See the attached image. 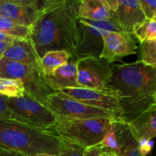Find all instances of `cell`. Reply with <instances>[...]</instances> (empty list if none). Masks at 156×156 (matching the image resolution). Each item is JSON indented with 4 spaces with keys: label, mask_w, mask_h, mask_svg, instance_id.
<instances>
[{
    "label": "cell",
    "mask_w": 156,
    "mask_h": 156,
    "mask_svg": "<svg viewBox=\"0 0 156 156\" xmlns=\"http://www.w3.org/2000/svg\"><path fill=\"white\" fill-rule=\"evenodd\" d=\"M80 1L44 0L42 13L30 27L31 41L39 57L46 53L64 50L76 60V19Z\"/></svg>",
    "instance_id": "cell-1"
},
{
    "label": "cell",
    "mask_w": 156,
    "mask_h": 156,
    "mask_svg": "<svg viewBox=\"0 0 156 156\" xmlns=\"http://www.w3.org/2000/svg\"><path fill=\"white\" fill-rule=\"evenodd\" d=\"M0 147L18 151L27 156L41 153L57 156L62 152V140L53 133L27 123L0 118Z\"/></svg>",
    "instance_id": "cell-2"
},
{
    "label": "cell",
    "mask_w": 156,
    "mask_h": 156,
    "mask_svg": "<svg viewBox=\"0 0 156 156\" xmlns=\"http://www.w3.org/2000/svg\"><path fill=\"white\" fill-rule=\"evenodd\" d=\"M111 67L108 88L119 98L156 94L155 68L137 61Z\"/></svg>",
    "instance_id": "cell-3"
},
{
    "label": "cell",
    "mask_w": 156,
    "mask_h": 156,
    "mask_svg": "<svg viewBox=\"0 0 156 156\" xmlns=\"http://www.w3.org/2000/svg\"><path fill=\"white\" fill-rule=\"evenodd\" d=\"M112 120L107 118L73 120L57 117L50 132L62 140L87 149L101 142Z\"/></svg>",
    "instance_id": "cell-4"
},
{
    "label": "cell",
    "mask_w": 156,
    "mask_h": 156,
    "mask_svg": "<svg viewBox=\"0 0 156 156\" xmlns=\"http://www.w3.org/2000/svg\"><path fill=\"white\" fill-rule=\"evenodd\" d=\"M0 77L19 79L25 94L44 105L47 97L55 93L47 83L40 65H24L2 57L0 59Z\"/></svg>",
    "instance_id": "cell-5"
},
{
    "label": "cell",
    "mask_w": 156,
    "mask_h": 156,
    "mask_svg": "<svg viewBox=\"0 0 156 156\" xmlns=\"http://www.w3.org/2000/svg\"><path fill=\"white\" fill-rule=\"evenodd\" d=\"M77 47L76 60L86 57L100 59L103 48V37L111 32H122L117 23L108 21H96L77 17Z\"/></svg>",
    "instance_id": "cell-6"
},
{
    "label": "cell",
    "mask_w": 156,
    "mask_h": 156,
    "mask_svg": "<svg viewBox=\"0 0 156 156\" xmlns=\"http://www.w3.org/2000/svg\"><path fill=\"white\" fill-rule=\"evenodd\" d=\"M6 102L14 120L48 132L56 124L57 117L46 105L26 94L19 98H6Z\"/></svg>",
    "instance_id": "cell-7"
},
{
    "label": "cell",
    "mask_w": 156,
    "mask_h": 156,
    "mask_svg": "<svg viewBox=\"0 0 156 156\" xmlns=\"http://www.w3.org/2000/svg\"><path fill=\"white\" fill-rule=\"evenodd\" d=\"M46 106L59 118L73 120L107 118L114 120L118 117L115 113L85 105L62 94L60 91L49 95L46 101Z\"/></svg>",
    "instance_id": "cell-8"
},
{
    "label": "cell",
    "mask_w": 156,
    "mask_h": 156,
    "mask_svg": "<svg viewBox=\"0 0 156 156\" xmlns=\"http://www.w3.org/2000/svg\"><path fill=\"white\" fill-rule=\"evenodd\" d=\"M78 88L99 91H111L108 82L111 67L102 59L86 57L76 61Z\"/></svg>",
    "instance_id": "cell-9"
},
{
    "label": "cell",
    "mask_w": 156,
    "mask_h": 156,
    "mask_svg": "<svg viewBox=\"0 0 156 156\" xmlns=\"http://www.w3.org/2000/svg\"><path fill=\"white\" fill-rule=\"evenodd\" d=\"M60 92L85 105L115 113L117 116L120 114L119 95L116 91H99L83 88H64Z\"/></svg>",
    "instance_id": "cell-10"
},
{
    "label": "cell",
    "mask_w": 156,
    "mask_h": 156,
    "mask_svg": "<svg viewBox=\"0 0 156 156\" xmlns=\"http://www.w3.org/2000/svg\"><path fill=\"white\" fill-rule=\"evenodd\" d=\"M137 48L133 35L123 32H111L103 37V48L100 59L110 65L129 55L136 54Z\"/></svg>",
    "instance_id": "cell-11"
},
{
    "label": "cell",
    "mask_w": 156,
    "mask_h": 156,
    "mask_svg": "<svg viewBox=\"0 0 156 156\" xmlns=\"http://www.w3.org/2000/svg\"><path fill=\"white\" fill-rule=\"evenodd\" d=\"M111 16L122 32L131 35L134 27L146 20L139 0H117V8Z\"/></svg>",
    "instance_id": "cell-12"
},
{
    "label": "cell",
    "mask_w": 156,
    "mask_h": 156,
    "mask_svg": "<svg viewBox=\"0 0 156 156\" xmlns=\"http://www.w3.org/2000/svg\"><path fill=\"white\" fill-rule=\"evenodd\" d=\"M128 126L131 134L138 143L153 140L156 136V104L149 106L128 123Z\"/></svg>",
    "instance_id": "cell-13"
},
{
    "label": "cell",
    "mask_w": 156,
    "mask_h": 156,
    "mask_svg": "<svg viewBox=\"0 0 156 156\" xmlns=\"http://www.w3.org/2000/svg\"><path fill=\"white\" fill-rule=\"evenodd\" d=\"M2 57L24 65H40L39 56L29 39H14Z\"/></svg>",
    "instance_id": "cell-14"
},
{
    "label": "cell",
    "mask_w": 156,
    "mask_h": 156,
    "mask_svg": "<svg viewBox=\"0 0 156 156\" xmlns=\"http://www.w3.org/2000/svg\"><path fill=\"white\" fill-rule=\"evenodd\" d=\"M41 13V11L18 5L13 0H0V15L26 27H31Z\"/></svg>",
    "instance_id": "cell-15"
},
{
    "label": "cell",
    "mask_w": 156,
    "mask_h": 156,
    "mask_svg": "<svg viewBox=\"0 0 156 156\" xmlns=\"http://www.w3.org/2000/svg\"><path fill=\"white\" fill-rule=\"evenodd\" d=\"M76 61L70 59L50 76H45L47 83L53 91L57 92L64 88H78Z\"/></svg>",
    "instance_id": "cell-16"
},
{
    "label": "cell",
    "mask_w": 156,
    "mask_h": 156,
    "mask_svg": "<svg viewBox=\"0 0 156 156\" xmlns=\"http://www.w3.org/2000/svg\"><path fill=\"white\" fill-rule=\"evenodd\" d=\"M116 137L119 147V156H142L139 143L131 134L128 123L118 119L114 120Z\"/></svg>",
    "instance_id": "cell-17"
},
{
    "label": "cell",
    "mask_w": 156,
    "mask_h": 156,
    "mask_svg": "<svg viewBox=\"0 0 156 156\" xmlns=\"http://www.w3.org/2000/svg\"><path fill=\"white\" fill-rule=\"evenodd\" d=\"M78 16L91 21H108L111 12L106 0H82L78 10Z\"/></svg>",
    "instance_id": "cell-18"
},
{
    "label": "cell",
    "mask_w": 156,
    "mask_h": 156,
    "mask_svg": "<svg viewBox=\"0 0 156 156\" xmlns=\"http://www.w3.org/2000/svg\"><path fill=\"white\" fill-rule=\"evenodd\" d=\"M71 56L64 50H55L46 53L40 59V66L44 76H50L56 69L66 64Z\"/></svg>",
    "instance_id": "cell-19"
},
{
    "label": "cell",
    "mask_w": 156,
    "mask_h": 156,
    "mask_svg": "<svg viewBox=\"0 0 156 156\" xmlns=\"http://www.w3.org/2000/svg\"><path fill=\"white\" fill-rule=\"evenodd\" d=\"M30 28L0 15V32L15 39H29Z\"/></svg>",
    "instance_id": "cell-20"
},
{
    "label": "cell",
    "mask_w": 156,
    "mask_h": 156,
    "mask_svg": "<svg viewBox=\"0 0 156 156\" xmlns=\"http://www.w3.org/2000/svg\"><path fill=\"white\" fill-rule=\"evenodd\" d=\"M0 94L6 98H19L25 95V89L19 79L0 77Z\"/></svg>",
    "instance_id": "cell-21"
},
{
    "label": "cell",
    "mask_w": 156,
    "mask_h": 156,
    "mask_svg": "<svg viewBox=\"0 0 156 156\" xmlns=\"http://www.w3.org/2000/svg\"><path fill=\"white\" fill-rule=\"evenodd\" d=\"M137 62H142L153 68L156 67V40L145 41L137 48Z\"/></svg>",
    "instance_id": "cell-22"
},
{
    "label": "cell",
    "mask_w": 156,
    "mask_h": 156,
    "mask_svg": "<svg viewBox=\"0 0 156 156\" xmlns=\"http://www.w3.org/2000/svg\"><path fill=\"white\" fill-rule=\"evenodd\" d=\"M132 35L140 44L145 41L156 40V19H146L139 24L134 27Z\"/></svg>",
    "instance_id": "cell-23"
},
{
    "label": "cell",
    "mask_w": 156,
    "mask_h": 156,
    "mask_svg": "<svg viewBox=\"0 0 156 156\" xmlns=\"http://www.w3.org/2000/svg\"><path fill=\"white\" fill-rule=\"evenodd\" d=\"M114 120H113L111 121L108 130L107 131L106 134L102 139L101 142L99 143V145L104 152H112V153L116 154L119 156V147L117 137H116Z\"/></svg>",
    "instance_id": "cell-24"
},
{
    "label": "cell",
    "mask_w": 156,
    "mask_h": 156,
    "mask_svg": "<svg viewBox=\"0 0 156 156\" xmlns=\"http://www.w3.org/2000/svg\"><path fill=\"white\" fill-rule=\"evenodd\" d=\"M84 150L82 146L62 140V156H85Z\"/></svg>",
    "instance_id": "cell-25"
},
{
    "label": "cell",
    "mask_w": 156,
    "mask_h": 156,
    "mask_svg": "<svg viewBox=\"0 0 156 156\" xmlns=\"http://www.w3.org/2000/svg\"><path fill=\"white\" fill-rule=\"evenodd\" d=\"M139 2L146 19H156L155 0H139Z\"/></svg>",
    "instance_id": "cell-26"
},
{
    "label": "cell",
    "mask_w": 156,
    "mask_h": 156,
    "mask_svg": "<svg viewBox=\"0 0 156 156\" xmlns=\"http://www.w3.org/2000/svg\"><path fill=\"white\" fill-rule=\"evenodd\" d=\"M0 118L13 119V115L7 105L6 98L3 97L1 94H0Z\"/></svg>",
    "instance_id": "cell-27"
},
{
    "label": "cell",
    "mask_w": 156,
    "mask_h": 156,
    "mask_svg": "<svg viewBox=\"0 0 156 156\" xmlns=\"http://www.w3.org/2000/svg\"><path fill=\"white\" fill-rule=\"evenodd\" d=\"M139 143V149L142 156H147L153 148V140H144Z\"/></svg>",
    "instance_id": "cell-28"
},
{
    "label": "cell",
    "mask_w": 156,
    "mask_h": 156,
    "mask_svg": "<svg viewBox=\"0 0 156 156\" xmlns=\"http://www.w3.org/2000/svg\"><path fill=\"white\" fill-rule=\"evenodd\" d=\"M84 155L85 156H103L101 147L100 145L98 144L96 146L85 149Z\"/></svg>",
    "instance_id": "cell-29"
},
{
    "label": "cell",
    "mask_w": 156,
    "mask_h": 156,
    "mask_svg": "<svg viewBox=\"0 0 156 156\" xmlns=\"http://www.w3.org/2000/svg\"><path fill=\"white\" fill-rule=\"evenodd\" d=\"M0 156H27L18 151L0 147Z\"/></svg>",
    "instance_id": "cell-30"
},
{
    "label": "cell",
    "mask_w": 156,
    "mask_h": 156,
    "mask_svg": "<svg viewBox=\"0 0 156 156\" xmlns=\"http://www.w3.org/2000/svg\"><path fill=\"white\" fill-rule=\"evenodd\" d=\"M10 43L8 42H0V59L2 58L3 54H4L5 51L6 50V49L8 48V47L9 46Z\"/></svg>",
    "instance_id": "cell-31"
},
{
    "label": "cell",
    "mask_w": 156,
    "mask_h": 156,
    "mask_svg": "<svg viewBox=\"0 0 156 156\" xmlns=\"http://www.w3.org/2000/svg\"><path fill=\"white\" fill-rule=\"evenodd\" d=\"M15 38H12L11 37L8 36V35L5 34H2L0 32V42H8L11 43L12 41Z\"/></svg>",
    "instance_id": "cell-32"
},
{
    "label": "cell",
    "mask_w": 156,
    "mask_h": 156,
    "mask_svg": "<svg viewBox=\"0 0 156 156\" xmlns=\"http://www.w3.org/2000/svg\"><path fill=\"white\" fill-rule=\"evenodd\" d=\"M102 155H103V156H118L116 154L112 153V152H104V151H102Z\"/></svg>",
    "instance_id": "cell-33"
},
{
    "label": "cell",
    "mask_w": 156,
    "mask_h": 156,
    "mask_svg": "<svg viewBox=\"0 0 156 156\" xmlns=\"http://www.w3.org/2000/svg\"><path fill=\"white\" fill-rule=\"evenodd\" d=\"M33 156H55V155H50V154H47V153H41V154H37V155H35Z\"/></svg>",
    "instance_id": "cell-34"
},
{
    "label": "cell",
    "mask_w": 156,
    "mask_h": 156,
    "mask_svg": "<svg viewBox=\"0 0 156 156\" xmlns=\"http://www.w3.org/2000/svg\"><path fill=\"white\" fill-rule=\"evenodd\" d=\"M57 156H62L61 155H57Z\"/></svg>",
    "instance_id": "cell-35"
}]
</instances>
